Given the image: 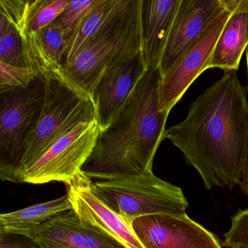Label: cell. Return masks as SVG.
<instances>
[{"label": "cell", "instance_id": "cell-10", "mask_svg": "<svg viewBox=\"0 0 248 248\" xmlns=\"http://www.w3.org/2000/svg\"><path fill=\"white\" fill-rule=\"evenodd\" d=\"M132 226L144 248H222L214 233L186 213L143 216Z\"/></svg>", "mask_w": 248, "mask_h": 248}, {"label": "cell", "instance_id": "cell-17", "mask_svg": "<svg viewBox=\"0 0 248 248\" xmlns=\"http://www.w3.org/2000/svg\"><path fill=\"white\" fill-rule=\"evenodd\" d=\"M72 210L67 194L50 201L0 215V233H14L29 236L52 217Z\"/></svg>", "mask_w": 248, "mask_h": 248}, {"label": "cell", "instance_id": "cell-6", "mask_svg": "<svg viewBox=\"0 0 248 248\" xmlns=\"http://www.w3.org/2000/svg\"><path fill=\"white\" fill-rule=\"evenodd\" d=\"M46 78L39 75L27 88L0 91V178L18 183L24 140L41 112Z\"/></svg>", "mask_w": 248, "mask_h": 248}, {"label": "cell", "instance_id": "cell-22", "mask_svg": "<svg viewBox=\"0 0 248 248\" xmlns=\"http://www.w3.org/2000/svg\"><path fill=\"white\" fill-rule=\"evenodd\" d=\"M228 248H248V208L238 210L232 217L231 227L224 234Z\"/></svg>", "mask_w": 248, "mask_h": 248}, {"label": "cell", "instance_id": "cell-1", "mask_svg": "<svg viewBox=\"0 0 248 248\" xmlns=\"http://www.w3.org/2000/svg\"><path fill=\"white\" fill-rule=\"evenodd\" d=\"M169 139L197 170L208 190L240 185L248 139V104L236 71L191 104L185 120L167 129Z\"/></svg>", "mask_w": 248, "mask_h": 248}, {"label": "cell", "instance_id": "cell-23", "mask_svg": "<svg viewBox=\"0 0 248 248\" xmlns=\"http://www.w3.org/2000/svg\"><path fill=\"white\" fill-rule=\"evenodd\" d=\"M0 248H42L34 239L25 235L0 233Z\"/></svg>", "mask_w": 248, "mask_h": 248}, {"label": "cell", "instance_id": "cell-5", "mask_svg": "<svg viewBox=\"0 0 248 248\" xmlns=\"http://www.w3.org/2000/svg\"><path fill=\"white\" fill-rule=\"evenodd\" d=\"M93 189L111 210L131 224L143 216L184 214L189 206L180 187L160 179L153 172L95 181Z\"/></svg>", "mask_w": 248, "mask_h": 248}, {"label": "cell", "instance_id": "cell-7", "mask_svg": "<svg viewBox=\"0 0 248 248\" xmlns=\"http://www.w3.org/2000/svg\"><path fill=\"white\" fill-rule=\"evenodd\" d=\"M100 128L96 120L83 122L59 138L20 177V183L45 184L52 181L68 184L92 153Z\"/></svg>", "mask_w": 248, "mask_h": 248}, {"label": "cell", "instance_id": "cell-8", "mask_svg": "<svg viewBox=\"0 0 248 248\" xmlns=\"http://www.w3.org/2000/svg\"><path fill=\"white\" fill-rule=\"evenodd\" d=\"M65 185L72 209L85 227L115 241L124 248H144L131 223L111 210L97 195L93 181L82 171Z\"/></svg>", "mask_w": 248, "mask_h": 248}, {"label": "cell", "instance_id": "cell-2", "mask_svg": "<svg viewBox=\"0 0 248 248\" xmlns=\"http://www.w3.org/2000/svg\"><path fill=\"white\" fill-rule=\"evenodd\" d=\"M162 79L159 67L145 72L117 119L100 131L81 169L86 176L106 181L153 172L154 159L165 139L169 115L159 108Z\"/></svg>", "mask_w": 248, "mask_h": 248}, {"label": "cell", "instance_id": "cell-4", "mask_svg": "<svg viewBox=\"0 0 248 248\" xmlns=\"http://www.w3.org/2000/svg\"><path fill=\"white\" fill-rule=\"evenodd\" d=\"M46 93L40 117L27 135L17 172H23L59 138L83 122L95 120V109L88 95L68 82L60 72L44 74Z\"/></svg>", "mask_w": 248, "mask_h": 248}, {"label": "cell", "instance_id": "cell-16", "mask_svg": "<svg viewBox=\"0 0 248 248\" xmlns=\"http://www.w3.org/2000/svg\"><path fill=\"white\" fill-rule=\"evenodd\" d=\"M248 45V11L236 9L223 27L202 72L213 68L236 71Z\"/></svg>", "mask_w": 248, "mask_h": 248}, {"label": "cell", "instance_id": "cell-18", "mask_svg": "<svg viewBox=\"0 0 248 248\" xmlns=\"http://www.w3.org/2000/svg\"><path fill=\"white\" fill-rule=\"evenodd\" d=\"M116 2L117 0H97L96 3L84 18L68 46L63 67L73 62L96 34L112 11Z\"/></svg>", "mask_w": 248, "mask_h": 248}, {"label": "cell", "instance_id": "cell-13", "mask_svg": "<svg viewBox=\"0 0 248 248\" xmlns=\"http://www.w3.org/2000/svg\"><path fill=\"white\" fill-rule=\"evenodd\" d=\"M147 71L143 52L101 78L91 95L100 131L118 117L139 81Z\"/></svg>", "mask_w": 248, "mask_h": 248}, {"label": "cell", "instance_id": "cell-15", "mask_svg": "<svg viewBox=\"0 0 248 248\" xmlns=\"http://www.w3.org/2000/svg\"><path fill=\"white\" fill-rule=\"evenodd\" d=\"M181 0H142V52L147 69L159 67Z\"/></svg>", "mask_w": 248, "mask_h": 248}, {"label": "cell", "instance_id": "cell-3", "mask_svg": "<svg viewBox=\"0 0 248 248\" xmlns=\"http://www.w3.org/2000/svg\"><path fill=\"white\" fill-rule=\"evenodd\" d=\"M142 0H117L96 34L61 75L91 98L103 76L142 51Z\"/></svg>", "mask_w": 248, "mask_h": 248}, {"label": "cell", "instance_id": "cell-24", "mask_svg": "<svg viewBox=\"0 0 248 248\" xmlns=\"http://www.w3.org/2000/svg\"><path fill=\"white\" fill-rule=\"evenodd\" d=\"M241 191L245 195L248 196V139L247 144L246 156H245V165L242 172V181L240 185Z\"/></svg>", "mask_w": 248, "mask_h": 248}, {"label": "cell", "instance_id": "cell-9", "mask_svg": "<svg viewBox=\"0 0 248 248\" xmlns=\"http://www.w3.org/2000/svg\"><path fill=\"white\" fill-rule=\"evenodd\" d=\"M232 13L225 8L182 57L162 76L159 93L160 111L170 113L188 88L202 73L217 39Z\"/></svg>", "mask_w": 248, "mask_h": 248}, {"label": "cell", "instance_id": "cell-19", "mask_svg": "<svg viewBox=\"0 0 248 248\" xmlns=\"http://www.w3.org/2000/svg\"><path fill=\"white\" fill-rule=\"evenodd\" d=\"M0 62L10 66L27 67L21 34L2 15H0Z\"/></svg>", "mask_w": 248, "mask_h": 248}, {"label": "cell", "instance_id": "cell-11", "mask_svg": "<svg viewBox=\"0 0 248 248\" xmlns=\"http://www.w3.org/2000/svg\"><path fill=\"white\" fill-rule=\"evenodd\" d=\"M69 0H0L4 16L21 34L27 67L40 66V34L66 9Z\"/></svg>", "mask_w": 248, "mask_h": 248}, {"label": "cell", "instance_id": "cell-21", "mask_svg": "<svg viewBox=\"0 0 248 248\" xmlns=\"http://www.w3.org/2000/svg\"><path fill=\"white\" fill-rule=\"evenodd\" d=\"M28 67H17L0 62V91L27 88L38 76Z\"/></svg>", "mask_w": 248, "mask_h": 248}, {"label": "cell", "instance_id": "cell-25", "mask_svg": "<svg viewBox=\"0 0 248 248\" xmlns=\"http://www.w3.org/2000/svg\"><path fill=\"white\" fill-rule=\"evenodd\" d=\"M245 52H246L247 63H248V47H247L246 50H245Z\"/></svg>", "mask_w": 248, "mask_h": 248}, {"label": "cell", "instance_id": "cell-20", "mask_svg": "<svg viewBox=\"0 0 248 248\" xmlns=\"http://www.w3.org/2000/svg\"><path fill=\"white\" fill-rule=\"evenodd\" d=\"M96 2L97 0H69V5L66 9L53 21V23L62 27L64 31L68 46L76 34L84 18Z\"/></svg>", "mask_w": 248, "mask_h": 248}, {"label": "cell", "instance_id": "cell-14", "mask_svg": "<svg viewBox=\"0 0 248 248\" xmlns=\"http://www.w3.org/2000/svg\"><path fill=\"white\" fill-rule=\"evenodd\" d=\"M27 236L42 248H124L85 227L73 209L45 222Z\"/></svg>", "mask_w": 248, "mask_h": 248}, {"label": "cell", "instance_id": "cell-12", "mask_svg": "<svg viewBox=\"0 0 248 248\" xmlns=\"http://www.w3.org/2000/svg\"><path fill=\"white\" fill-rule=\"evenodd\" d=\"M224 9L222 0H181L159 63L162 76Z\"/></svg>", "mask_w": 248, "mask_h": 248}, {"label": "cell", "instance_id": "cell-26", "mask_svg": "<svg viewBox=\"0 0 248 248\" xmlns=\"http://www.w3.org/2000/svg\"></svg>", "mask_w": 248, "mask_h": 248}]
</instances>
